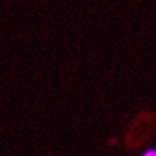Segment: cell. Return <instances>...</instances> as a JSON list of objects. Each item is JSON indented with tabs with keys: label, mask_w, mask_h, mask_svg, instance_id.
Segmentation results:
<instances>
[{
	"label": "cell",
	"mask_w": 156,
	"mask_h": 156,
	"mask_svg": "<svg viewBox=\"0 0 156 156\" xmlns=\"http://www.w3.org/2000/svg\"><path fill=\"white\" fill-rule=\"evenodd\" d=\"M143 156H156V149H149V151L145 152Z\"/></svg>",
	"instance_id": "cell-1"
}]
</instances>
